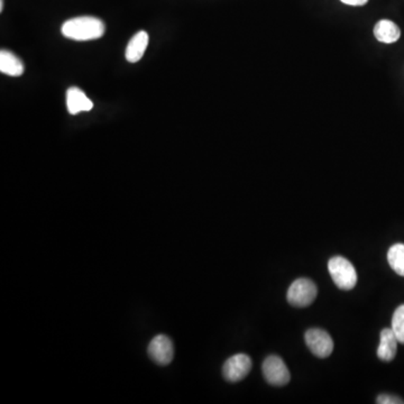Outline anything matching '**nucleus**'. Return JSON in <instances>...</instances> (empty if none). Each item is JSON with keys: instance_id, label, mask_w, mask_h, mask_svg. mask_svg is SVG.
Listing matches in <instances>:
<instances>
[{"instance_id": "1", "label": "nucleus", "mask_w": 404, "mask_h": 404, "mask_svg": "<svg viewBox=\"0 0 404 404\" xmlns=\"http://www.w3.org/2000/svg\"><path fill=\"white\" fill-rule=\"evenodd\" d=\"M105 30L104 23L91 16L76 17L66 20L61 28L64 37L80 42L100 39L104 36Z\"/></svg>"}, {"instance_id": "2", "label": "nucleus", "mask_w": 404, "mask_h": 404, "mask_svg": "<svg viewBox=\"0 0 404 404\" xmlns=\"http://www.w3.org/2000/svg\"><path fill=\"white\" fill-rule=\"evenodd\" d=\"M328 271L337 287L344 291L355 287L357 273L354 265L343 256H335L328 262Z\"/></svg>"}, {"instance_id": "3", "label": "nucleus", "mask_w": 404, "mask_h": 404, "mask_svg": "<svg viewBox=\"0 0 404 404\" xmlns=\"http://www.w3.org/2000/svg\"><path fill=\"white\" fill-rule=\"evenodd\" d=\"M317 295V287L311 280L298 279L290 285L287 299L291 306L306 308L312 304Z\"/></svg>"}, {"instance_id": "4", "label": "nucleus", "mask_w": 404, "mask_h": 404, "mask_svg": "<svg viewBox=\"0 0 404 404\" xmlns=\"http://www.w3.org/2000/svg\"><path fill=\"white\" fill-rule=\"evenodd\" d=\"M262 369L266 382L274 386L287 385L291 379L287 365L279 356H268L263 363Z\"/></svg>"}, {"instance_id": "5", "label": "nucleus", "mask_w": 404, "mask_h": 404, "mask_svg": "<svg viewBox=\"0 0 404 404\" xmlns=\"http://www.w3.org/2000/svg\"><path fill=\"white\" fill-rule=\"evenodd\" d=\"M306 344L310 352L319 358L329 357L333 350V342L331 335L320 328H312L304 335Z\"/></svg>"}, {"instance_id": "6", "label": "nucleus", "mask_w": 404, "mask_h": 404, "mask_svg": "<svg viewBox=\"0 0 404 404\" xmlns=\"http://www.w3.org/2000/svg\"><path fill=\"white\" fill-rule=\"evenodd\" d=\"M251 369V361L246 354H236L225 362L222 375L228 382H239L249 375Z\"/></svg>"}, {"instance_id": "7", "label": "nucleus", "mask_w": 404, "mask_h": 404, "mask_svg": "<svg viewBox=\"0 0 404 404\" xmlns=\"http://www.w3.org/2000/svg\"><path fill=\"white\" fill-rule=\"evenodd\" d=\"M150 357L159 365H167L171 363L174 356V347L169 337L165 335H158L150 340L148 347Z\"/></svg>"}, {"instance_id": "8", "label": "nucleus", "mask_w": 404, "mask_h": 404, "mask_svg": "<svg viewBox=\"0 0 404 404\" xmlns=\"http://www.w3.org/2000/svg\"><path fill=\"white\" fill-rule=\"evenodd\" d=\"M66 107L71 115H78L82 112H90L93 104L81 89L73 87L66 93Z\"/></svg>"}, {"instance_id": "9", "label": "nucleus", "mask_w": 404, "mask_h": 404, "mask_svg": "<svg viewBox=\"0 0 404 404\" xmlns=\"http://www.w3.org/2000/svg\"><path fill=\"white\" fill-rule=\"evenodd\" d=\"M380 339V346L377 348V357L383 362L393 361L399 344L393 331L391 328H385L381 331Z\"/></svg>"}, {"instance_id": "10", "label": "nucleus", "mask_w": 404, "mask_h": 404, "mask_svg": "<svg viewBox=\"0 0 404 404\" xmlns=\"http://www.w3.org/2000/svg\"><path fill=\"white\" fill-rule=\"evenodd\" d=\"M374 35L377 41L385 44L396 43L399 41L401 30L392 20H382L375 25Z\"/></svg>"}, {"instance_id": "11", "label": "nucleus", "mask_w": 404, "mask_h": 404, "mask_svg": "<svg viewBox=\"0 0 404 404\" xmlns=\"http://www.w3.org/2000/svg\"><path fill=\"white\" fill-rule=\"evenodd\" d=\"M148 45V35L144 30H141L129 41L126 49V59L131 63H136L143 58Z\"/></svg>"}, {"instance_id": "12", "label": "nucleus", "mask_w": 404, "mask_h": 404, "mask_svg": "<svg viewBox=\"0 0 404 404\" xmlns=\"http://www.w3.org/2000/svg\"><path fill=\"white\" fill-rule=\"evenodd\" d=\"M24 63L17 58L14 53L7 49H1L0 52V71L11 77H20L24 73Z\"/></svg>"}, {"instance_id": "13", "label": "nucleus", "mask_w": 404, "mask_h": 404, "mask_svg": "<svg viewBox=\"0 0 404 404\" xmlns=\"http://www.w3.org/2000/svg\"><path fill=\"white\" fill-rule=\"evenodd\" d=\"M388 261L392 270L399 275L404 276V245L396 244L388 251Z\"/></svg>"}, {"instance_id": "14", "label": "nucleus", "mask_w": 404, "mask_h": 404, "mask_svg": "<svg viewBox=\"0 0 404 404\" xmlns=\"http://www.w3.org/2000/svg\"><path fill=\"white\" fill-rule=\"evenodd\" d=\"M396 339L400 344L404 345V304L396 309L392 318V328Z\"/></svg>"}, {"instance_id": "15", "label": "nucleus", "mask_w": 404, "mask_h": 404, "mask_svg": "<svg viewBox=\"0 0 404 404\" xmlns=\"http://www.w3.org/2000/svg\"><path fill=\"white\" fill-rule=\"evenodd\" d=\"M376 403L379 404H400L404 403L399 398L393 396H388V394H382V396H379L376 400Z\"/></svg>"}, {"instance_id": "16", "label": "nucleus", "mask_w": 404, "mask_h": 404, "mask_svg": "<svg viewBox=\"0 0 404 404\" xmlns=\"http://www.w3.org/2000/svg\"><path fill=\"white\" fill-rule=\"evenodd\" d=\"M340 1L350 6H364L367 4L369 0H340Z\"/></svg>"}, {"instance_id": "17", "label": "nucleus", "mask_w": 404, "mask_h": 404, "mask_svg": "<svg viewBox=\"0 0 404 404\" xmlns=\"http://www.w3.org/2000/svg\"><path fill=\"white\" fill-rule=\"evenodd\" d=\"M4 11V0H0V11Z\"/></svg>"}]
</instances>
